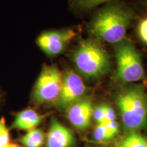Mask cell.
Instances as JSON below:
<instances>
[{
  "label": "cell",
  "instance_id": "6da1fadb",
  "mask_svg": "<svg viewBox=\"0 0 147 147\" xmlns=\"http://www.w3.org/2000/svg\"><path fill=\"white\" fill-rule=\"evenodd\" d=\"M134 16L133 11L128 6L111 1L95 12L88 25V32L100 42L117 45L125 38Z\"/></svg>",
  "mask_w": 147,
  "mask_h": 147
},
{
  "label": "cell",
  "instance_id": "7a4b0ae2",
  "mask_svg": "<svg viewBox=\"0 0 147 147\" xmlns=\"http://www.w3.org/2000/svg\"><path fill=\"white\" fill-rule=\"evenodd\" d=\"M71 60L78 74L89 80L101 78L110 69L109 55L93 38L80 40L73 51Z\"/></svg>",
  "mask_w": 147,
  "mask_h": 147
},
{
  "label": "cell",
  "instance_id": "3957f363",
  "mask_svg": "<svg viewBox=\"0 0 147 147\" xmlns=\"http://www.w3.org/2000/svg\"><path fill=\"white\" fill-rule=\"evenodd\" d=\"M115 52L117 65L115 77L119 82L128 84L144 78L141 55L131 40L125 38L115 45Z\"/></svg>",
  "mask_w": 147,
  "mask_h": 147
},
{
  "label": "cell",
  "instance_id": "277c9868",
  "mask_svg": "<svg viewBox=\"0 0 147 147\" xmlns=\"http://www.w3.org/2000/svg\"><path fill=\"white\" fill-rule=\"evenodd\" d=\"M63 73L55 65H44L33 89L36 104L56 103L59 97Z\"/></svg>",
  "mask_w": 147,
  "mask_h": 147
},
{
  "label": "cell",
  "instance_id": "5b68a950",
  "mask_svg": "<svg viewBox=\"0 0 147 147\" xmlns=\"http://www.w3.org/2000/svg\"><path fill=\"white\" fill-rule=\"evenodd\" d=\"M76 36L77 32L71 27L50 29L38 35L36 43L48 57L54 58L62 54Z\"/></svg>",
  "mask_w": 147,
  "mask_h": 147
},
{
  "label": "cell",
  "instance_id": "8992f818",
  "mask_svg": "<svg viewBox=\"0 0 147 147\" xmlns=\"http://www.w3.org/2000/svg\"><path fill=\"white\" fill-rule=\"evenodd\" d=\"M87 88L78 73L67 69L63 73L61 93L55 104L61 109H66L71 104L83 98Z\"/></svg>",
  "mask_w": 147,
  "mask_h": 147
},
{
  "label": "cell",
  "instance_id": "52a82bcc",
  "mask_svg": "<svg viewBox=\"0 0 147 147\" xmlns=\"http://www.w3.org/2000/svg\"><path fill=\"white\" fill-rule=\"evenodd\" d=\"M93 109L91 99L83 97L66 108V116L75 128L84 130L91 125Z\"/></svg>",
  "mask_w": 147,
  "mask_h": 147
},
{
  "label": "cell",
  "instance_id": "ba28073f",
  "mask_svg": "<svg viewBox=\"0 0 147 147\" xmlns=\"http://www.w3.org/2000/svg\"><path fill=\"white\" fill-rule=\"evenodd\" d=\"M117 105L123 123L127 129L131 131H137L146 126L147 119L143 118L138 113L130 102L125 91L117 97Z\"/></svg>",
  "mask_w": 147,
  "mask_h": 147
},
{
  "label": "cell",
  "instance_id": "9c48e42d",
  "mask_svg": "<svg viewBox=\"0 0 147 147\" xmlns=\"http://www.w3.org/2000/svg\"><path fill=\"white\" fill-rule=\"evenodd\" d=\"M75 142L73 132L53 117L46 138L45 147H71Z\"/></svg>",
  "mask_w": 147,
  "mask_h": 147
},
{
  "label": "cell",
  "instance_id": "30bf717a",
  "mask_svg": "<svg viewBox=\"0 0 147 147\" xmlns=\"http://www.w3.org/2000/svg\"><path fill=\"white\" fill-rule=\"evenodd\" d=\"M44 119V115H40L34 110L27 108L16 115L12 127L17 129L28 131L39 125Z\"/></svg>",
  "mask_w": 147,
  "mask_h": 147
},
{
  "label": "cell",
  "instance_id": "8fae6325",
  "mask_svg": "<svg viewBox=\"0 0 147 147\" xmlns=\"http://www.w3.org/2000/svg\"><path fill=\"white\" fill-rule=\"evenodd\" d=\"M115 0H70L69 6L71 10L78 14L86 13L99 6Z\"/></svg>",
  "mask_w": 147,
  "mask_h": 147
},
{
  "label": "cell",
  "instance_id": "7c38bea8",
  "mask_svg": "<svg viewBox=\"0 0 147 147\" xmlns=\"http://www.w3.org/2000/svg\"><path fill=\"white\" fill-rule=\"evenodd\" d=\"M20 142L25 147H42L46 142V136L40 129H33L22 136Z\"/></svg>",
  "mask_w": 147,
  "mask_h": 147
},
{
  "label": "cell",
  "instance_id": "4fadbf2b",
  "mask_svg": "<svg viewBox=\"0 0 147 147\" xmlns=\"http://www.w3.org/2000/svg\"><path fill=\"white\" fill-rule=\"evenodd\" d=\"M121 147H147V139L141 134L132 131L125 138Z\"/></svg>",
  "mask_w": 147,
  "mask_h": 147
},
{
  "label": "cell",
  "instance_id": "5bb4252c",
  "mask_svg": "<svg viewBox=\"0 0 147 147\" xmlns=\"http://www.w3.org/2000/svg\"><path fill=\"white\" fill-rule=\"evenodd\" d=\"M114 137L115 136L108 129L106 123L97 124L93 131V138L98 142L108 140Z\"/></svg>",
  "mask_w": 147,
  "mask_h": 147
},
{
  "label": "cell",
  "instance_id": "9a60e30c",
  "mask_svg": "<svg viewBox=\"0 0 147 147\" xmlns=\"http://www.w3.org/2000/svg\"><path fill=\"white\" fill-rule=\"evenodd\" d=\"M10 144V131L2 117L0 119V147H8Z\"/></svg>",
  "mask_w": 147,
  "mask_h": 147
},
{
  "label": "cell",
  "instance_id": "2e32d148",
  "mask_svg": "<svg viewBox=\"0 0 147 147\" xmlns=\"http://www.w3.org/2000/svg\"><path fill=\"white\" fill-rule=\"evenodd\" d=\"M93 118L97 124L106 123V104L98 106L93 109Z\"/></svg>",
  "mask_w": 147,
  "mask_h": 147
},
{
  "label": "cell",
  "instance_id": "e0dca14e",
  "mask_svg": "<svg viewBox=\"0 0 147 147\" xmlns=\"http://www.w3.org/2000/svg\"><path fill=\"white\" fill-rule=\"evenodd\" d=\"M137 35L140 40L147 46V17L139 22L137 27Z\"/></svg>",
  "mask_w": 147,
  "mask_h": 147
},
{
  "label": "cell",
  "instance_id": "ac0fdd59",
  "mask_svg": "<svg viewBox=\"0 0 147 147\" xmlns=\"http://www.w3.org/2000/svg\"><path fill=\"white\" fill-rule=\"evenodd\" d=\"M106 125L108 129L109 130L114 136H115L119 132V123L116 121H110V122L106 123Z\"/></svg>",
  "mask_w": 147,
  "mask_h": 147
},
{
  "label": "cell",
  "instance_id": "d6986e66",
  "mask_svg": "<svg viewBox=\"0 0 147 147\" xmlns=\"http://www.w3.org/2000/svg\"><path fill=\"white\" fill-rule=\"evenodd\" d=\"M106 123L116 121V119H117L115 110L111 106L108 105H106Z\"/></svg>",
  "mask_w": 147,
  "mask_h": 147
},
{
  "label": "cell",
  "instance_id": "ffe728a7",
  "mask_svg": "<svg viewBox=\"0 0 147 147\" xmlns=\"http://www.w3.org/2000/svg\"><path fill=\"white\" fill-rule=\"evenodd\" d=\"M8 147H22L17 144H15V143H10V145H9Z\"/></svg>",
  "mask_w": 147,
  "mask_h": 147
},
{
  "label": "cell",
  "instance_id": "44dd1931",
  "mask_svg": "<svg viewBox=\"0 0 147 147\" xmlns=\"http://www.w3.org/2000/svg\"><path fill=\"white\" fill-rule=\"evenodd\" d=\"M87 147H92V146H87ZM107 147H109V146H107Z\"/></svg>",
  "mask_w": 147,
  "mask_h": 147
},
{
  "label": "cell",
  "instance_id": "7402d4cb",
  "mask_svg": "<svg viewBox=\"0 0 147 147\" xmlns=\"http://www.w3.org/2000/svg\"><path fill=\"white\" fill-rule=\"evenodd\" d=\"M145 1H146V2H147V0H145Z\"/></svg>",
  "mask_w": 147,
  "mask_h": 147
}]
</instances>
